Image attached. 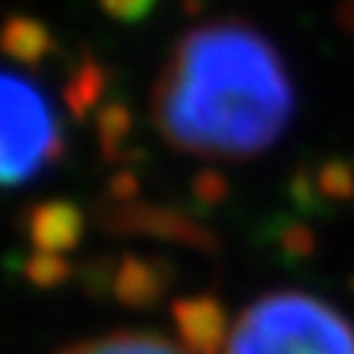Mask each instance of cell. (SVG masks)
Wrapping results in <instances>:
<instances>
[{
	"label": "cell",
	"instance_id": "1",
	"mask_svg": "<svg viewBox=\"0 0 354 354\" xmlns=\"http://www.w3.org/2000/svg\"><path fill=\"white\" fill-rule=\"evenodd\" d=\"M295 88L278 48L242 21H209L165 59L153 115L169 145L201 160H251L283 136Z\"/></svg>",
	"mask_w": 354,
	"mask_h": 354
},
{
	"label": "cell",
	"instance_id": "2",
	"mask_svg": "<svg viewBox=\"0 0 354 354\" xmlns=\"http://www.w3.org/2000/svg\"><path fill=\"white\" fill-rule=\"evenodd\" d=\"M221 354H354V325L322 298L278 290L236 316Z\"/></svg>",
	"mask_w": 354,
	"mask_h": 354
},
{
	"label": "cell",
	"instance_id": "3",
	"mask_svg": "<svg viewBox=\"0 0 354 354\" xmlns=\"http://www.w3.org/2000/svg\"><path fill=\"white\" fill-rule=\"evenodd\" d=\"M65 145L48 92L24 74L0 71V189H15L59 160Z\"/></svg>",
	"mask_w": 354,
	"mask_h": 354
},
{
	"label": "cell",
	"instance_id": "4",
	"mask_svg": "<svg viewBox=\"0 0 354 354\" xmlns=\"http://www.w3.org/2000/svg\"><path fill=\"white\" fill-rule=\"evenodd\" d=\"M59 354H198L186 342L148 334V330H115L62 348Z\"/></svg>",
	"mask_w": 354,
	"mask_h": 354
},
{
	"label": "cell",
	"instance_id": "5",
	"mask_svg": "<svg viewBox=\"0 0 354 354\" xmlns=\"http://www.w3.org/2000/svg\"><path fill=\"white\" fill-rule=\"evenodd\" d=\"M180 330L186 346L198 354H213L218 346H225V325H221V310L209 301H189L177 310Z\"/></svg>",
	"mask_w": 354,
	"mask_h": 354
}]
</instances>
